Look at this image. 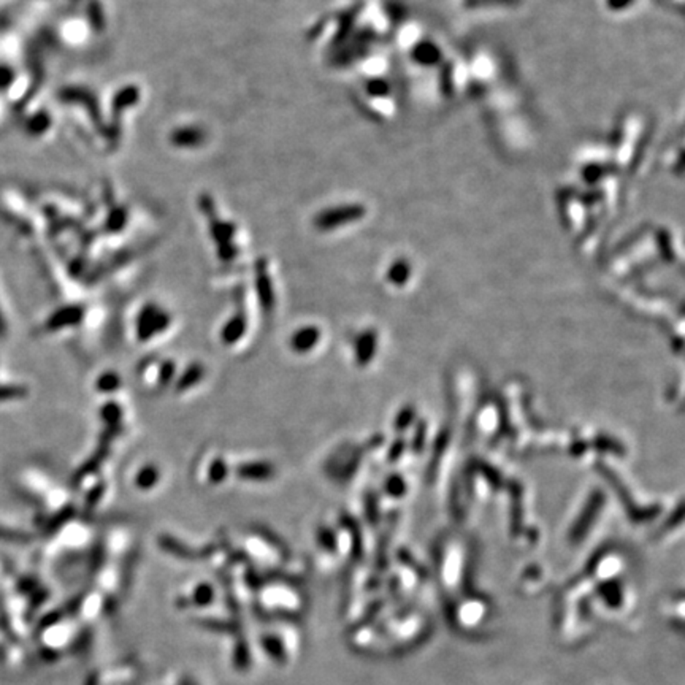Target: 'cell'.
Masks as SVG:
<instances>
[{
    "instance_id": "cell-1",
    "label": "cell",
    "mask_w": 685,
    "mask_h": 685,
    "mask_svg": "<svg viewBox=\"0 0 685 685\" xmlns=\"http://www.w3.org/2000/svg\"><path fill=\"white\" fill-rule=\"evenodd\" d=\"M138 485H153L154 481H156V471H154V468L151 470V468H147V470H143L142 473L138 474Z\"/></svg>"
},
{
    "instance_id": "cell-2",
    "label": "cell",
    "mask_w": 685,
    "mask_h": 685,
    "mask_svg": "<svg viewBox=\"0 0 685 685\" xmlns=\"http://www.w3.org/2000/svg\"><path fill=\"white\" fill-rule=\"evenodd\" d=\"M608 2V7L609 8H612V10H619V8H625L627 5L632 2V0H606Z\"/></svg>"
}]
</instances>
